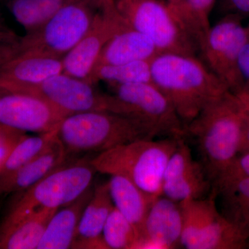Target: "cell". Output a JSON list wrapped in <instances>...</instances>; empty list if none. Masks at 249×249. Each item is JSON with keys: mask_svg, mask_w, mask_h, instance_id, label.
Returning <instances> with one entry per match:
<instances>
[{"mask_svg": "<svg viewBox=\"0 0 249 249\" xmlns=\"http://www.w3.org/2000/svg\"><path fill=\"white\" fill-rule=\"evenodd\" d=\"M151 74L152 83L169 99L184 127L230 91L196 56L158 54L152 60Z\"/></svg>", "mask_w": 249, "mask_h": 249, "instance_id": "cell-1", "label": "cell"}, {"mask_svg": "<svg viewBox=\"0 0 249 249\" xmlns=\"http://www.w3.org/2000/svg\"><path fill=\"white\" fill-rule=\"evenodd\" d=\"M245 113L229 91L209 103L185 127L193 139L213 187L239 153Z\"/></svg>", "mask_w": 249, "mask_h": 249, "instance_id": "cell-2", "label": "cell"}, {"mask_svg": "<svg viewBox=\"0 0 249 249\" xmlns=\"http://www.w3.org/2000/svg\"><path fill=\"white\" fill-rule=\"evenodd\" d=\"M58 137L67 155L107 151L129 142L156 138L140 121L108 111L69 116L59 126Z\"/></svg>", "mask_w": 249, "mask_h": 249, "instance_id": "cell-3", "label": "cell"}, {"mask_svg": "<svg viewBox=\"0 0 249 249\" xmlns=\"http://www.w3.org/2000/svg\"><path fill=\"white\" fill-rule=\"evenodd\" d=\"M180 139L137 141L101 152L89 161L96 173L124 177L142 191L159 196L165 167Z\"/></svg>", "mask_w": 249, "mask_h": 249, "instance_id": "cell-4", "label": "cell"}, {"mask_svg": "<svg viewBox=\"0 0 249 249\" xmlns=\"http://www.w3.org/2000/svg\"><path fill=\"white\" fill-rule=\"evenodd\" d=\"M106 111L140 121L155 137L186 138L183 123L168 98L153 83L111 85Z\"/></svg>", "mask_w": 249, "mask_h": 249, "instance_id": "cell-5", "label": "cell"}, {"mask_svg": "<svg viewBox=\"0 0 249 249\" xmlns=\"http://www.w3.org/2000/svg\"><path fill=\"white\" fill-rule=\"evenodd\" d=\"M217 193L212 190L201 199L179 202L183 226L180 243L187 249H242L249 239L222 215L217 208Z\"/></svg>", "mask_w": 249, "mask_h": 249, "instance_id": "cell-6", "label": "cell"}, {"mask_svg": "<svg viewBox=\"0 0 249 249\" xmlns=\"http://www.w3.org/2000/svg\"><path fill=\"white\" fill-rule=\"evenodd\" d=\"M102 0H75L40 28L21 37L19 53L62 58L89 30Z\"/></svg>", "mask_w": 249, "mask_h": 249, "instance_id": "cell-7", "label": "cell"}, {"mask_svg": "<svg viewBox=\"0 0 249 249\" xmlns=\"http://www.w3.org/2000/svg\"><path fill=\"white\" fill-rule=\"evenodd\" d=\"M96 173L89 160L65 162L25 191L16 193L7 213H24L32 210L59 209L71 204L92 186Z\"/></svg>", "mask_w": 249, "mask_h": 249, "instance_id": "cell-8", "label": "cell"}, {"mask_svg": "<svg viewBox=\"0 0 249 249\" xmlns=\"http://www.w3.org/2000/svg\"><path fill=\"white\" fill-rule=\"evenodd\" d=\"M125 22L147 36L160 53L197 57L196 45L185 34L165 0H114Z\"/></svg>", "mask_w": 249, "mask_h": 249, "instance_id": "cell-9", "label": "cell"}, {"mask_svg": "<svg viewBox=\"0 0 249 249\" xmlns=\"http://www.w3.org/2000/svg\"><path fill=\"white\" fill-rule=\"evenodd\" d=\"M9 93L30 95L44 100L67 116L91 111H106L107 93L94 85L60 73L40 83L19 87Z\"/></svg>", "mask_w": 249, "mask_h": 249, "instance_id": "cell-10", "label": "cell"}, {"mask_svg": "<svg viewBox=\"0 0 249 249\" xmlns=\"http://www.w3.org/2000/svg\"><path fill=\"white\" fill-rule=\"evenodd\" d=\"M127 25L114 0H102L89 30L62 58V72L90 83V77L103 49Z\"/></svg>", "mask_w": 249, "mask_h": 249, "instance_id": "cell-11", "label": "cell"}, {"mask_svg": "<svg viewBox=\"0 0 249 249\" xmlns=\"http://www.w3.org/2000/svg\"><path fill=\"white\" fill-rule=\"evenodd\" d=\"M248 37V29L238 15H231L211 26L201 55L210 70L232 93L237 88V64L241 49Z\"/></svg>", "mask_w": 249, "mask_h": 249, "instance_id": "cell-12", "label": "cell"}, {"mask_svg": "<svg viewBox=\"0 0 249 249\" xmlns=\"http://www.w3.org/2000/svg\"><path fill=\"white\" fill-rule=\"evenodd\" d=\"M185 139L178 141V147L168 160L162 183V196L178 203L204 198L213 188L204 166L200 160L193 158Z\"/></svg>", "mask_w": 249, "mask_h": 249, "instance_id": "cell-13", "label": "cell"}, {"mask_svg": "<svg viewBox=\"0 0 249 249\" xmlns=\"http://www.w3.org/2000/svg\"><path fill=\"white\" fill-rule=\"evenodd\" d=\"M66 117L36 96L14 93L0 96V123L23 132L46 133L58 127Z\"/></svg>", "mask_w": 249, "mask_h": 249, "instance_id": "cell-14", "label": "cell"}, {"mask_svg": "<svg viewBox=\"0 0 249 249\" xmlns=\"http://www.w3.org/2000/svg\"><path fill=\"white\" fill-rule=\"evenodd\" d=\"M182 226L179 203L164 196H158L147 214L141 249L176 248L181 245Z\"/></svg>", "mask_w": 249, "mask_h": 249, "instance_id": "cell-15", "label": "cell"}, {"mask_svg": "<svg viewBox=\"0 0 249 249\" xmlns=\"http://www.w3.org/2000/svg\"><path fill=\"white\" fill-rule=\"evenodd\" d=\"M62 58L31 53H19L0 67V91L40 83L62 73Z\"/></svg>", "mask_w": 249, "mask_h": 249, "instance_id": "cell-16", "label": "cell"}, {"mask_svg": "<svg viewBox=\"0 0 249 249\" xmlns=\"http://www.w3.org/2000/svg\"><path fill=\"white\" fill-rule=\"evenodd\" d=\"M58 210L41 208L22 214H6L0 223V249H37Z\"/></svg>", "mask_w": 249, "mask_h": 249, "instance_id": "cell-17", "label": "cell"}, {"mask_svg": "<svg viewBox=\"0 0 249 249\" xmlns=\"http://www.w3.org/2000/svg\"><path fill=\"white\" fill-rule=\"evenodd\" d=\"M65 147L58 136L36 158L14 173L0 177V196L25 191L66 162Z\"/></svg>", "mask_w": 249, "mask_h": 249, "instance_id": "cell-18", "label": "cell"}, {"mask_svg": "<svg viewBox=\"0 0 249 249\" xmlns=\"http://www.w3.org/2000/svg\"><path fill=\"white\" fill-rule=\"evenodd\" d=\"M114 208L107 181L94 186L93 196L80 218L71 249H107L103 231Z\"/></svg>", "mask_w": 249, "mask_h": 249, "instance_id": "cell-19", "label": "cell"}, {"mask_svg": "<svg viewBox=\"0 0 249 249\" xmlns=\"http://www.w3.org/2000/svg\"><path fill=\"white\" fill-rule=\"evenodd\" d=\"M93 193L91 186L76 200L55 212L46 228L37 249L72 248L80 218Z\"/></svg>", "mask_w": 249, "mask_h": 249, "instance_id": "cell-20", "label": "cell"}, {"mask_svg": "<svg viewBox=\"0 0 249 249\" xmlns=\"http://www.w3.org/2000/svg\"><path fill=\"white\" fill-rule=\"evenodd\" d=\"M158 54L157 47L147 36L127 24L108 41L95 67L152 60Z\"/></svg>", "mask_w": 249, "mask_h": 249, "instance_id": "cell-21", "label": "cell"}, {"mask_svg": "<svg viewBox=\"0 0 249 249\" xmlns=\"http://www.w3.org/2000/svg\"><path fill=\"white\" fill-rule=\"evenodd\" d=\"M107 183L114 207L133 225L142 236V242L147 214L158 196L142 191L132 181L120 175H111Z\"/></svg>", "mask_w": 249, "mask_h": 249, "instance_id": "cell-22", "label": "cell"}, {"mask_svg": "<svg viewBox=\"0 0 249 249\" xmlns=\"http://www.w3.org/2000/svg\"><path fill=\"white\" fill-rule=\"evenodd\" d=\"M165 1L180 27L193 41L201 54L211 30L209 18L215 0H166Z\"/></svg>", "mask_w": 249, "mask_h": 249, "instance_id": "cell-23", "label": "cell"}, {"mask_svg": "<svg viewBox=\"0 0 249 249\" xmlns=\"http://www.w3.org/2000/svg\"><path fill=\"white\" fill-rule=\"evenodd\" d=\"M212 190L219 198L221 213L249 240V178L219 183Z\"/></svg>", "mask_w": 249, "mask_h": 249, "instance_id": "cell-24", "label": "cell"}, {"mask_svg": "<svg viewBox=\"0 0 249 249\" xmlns=\"http://www.w3.org/2000/svg\"><path fill=\"white\" fill-rule=\"evenodd\" d=\"M73 1L75 0H7V6L26 34H30Z\"/></svg>", "mask_w": 249, "mask_h": 249, "instance_id": "cell-25", "label": "cell"}, {"mask_svg": "<svg viewBox=\"0 0 249 249\" xmlns=\"http://www.w3.org/2000/svg\"><path fill=\"white\" fill-rule=\"evenodd\" d=\"M152 60H139L117 64L97 65L93 68L89 82L95 85L104 81L110 85L152 83Z\"/></svg>", "mask_w": 249, "mask_h": 249, "instance_id": "cell-26", "label": "cell"}, {"mask_svg": "<svg viewBox=\"0 0 249 249\" xmlns=\"http://www.w3.org/2000/svg\"><path fill=\"white\" fill-rule=\"evenodd\" d=\"M60 126V125H59ZM58 127L38 136H27L20 141L5 162L0 177L14 173L42 153L58 136Z\"/></svg>", "mask_w": 249, "mask_h": 249, "instance_id": "cell-27", "label": "cell"}, {"mask_svg": "<svg viewBox=\"0 0 249 249\" xmlns=\"http://www.w3.org/2000/svg\"><path fill=\"white\" fill-rule=\"evenodd\" d=\"M103 239L107 249H141L142 244V236L116 207L105 224Z\"/></svg>", "mask_w": 249, "mask_h": 249, "instance_id": "cell-28", "label": "cell"}, {"mask_svg": "<svg viewBox=\"0 0 249 249\" xmlns=\"http://www.w3.org/2000/svg\"><path fill=\"white\" fill-rule=\"evenodd\" d=\"M27 136V132L0 123V173L10 153L18 142Z\"/></svg>", "mask_w": 249, "mask_h": 249, "instance_id": "cell-29", "label": "cell"}, {"mask_svg": "<svg viewBox=\"0 0 249 249\" xmlns=\"http://www.w3.org/2000/svg\"><path fill=\"white\" fill-rule=\"evenodd\" d=\"M248 37L241 49L237 64V88L235 92L249 91V26Z\"/></svg>", "mask_w": 249, "mask_h": 249, "instance_id": "cell-30", "label": "cell"}, {"mask_svg": "<svg viewBox=\"0 0 249 249\" xmlns=\"http://www.w3.org/2000/svg\"><path fill=\"white\" fill-rule=\"evenodd\" d=\"M21 37L14 31L0 34V67L20 52Z\"/></svg>", "mask_w": 249, "mask_h": 249, "instance_id": "cell-31", "label": "cell"}, {"mask_svg": "<svg viewBox=\"0 0 249 249\" xmlns=\"http://www.w3.org/2000/svg\"><path fill=\"white\" fill-rule=\"evenodd\" d=\"M245 177L249 178V153L237 155L213 188L222 181Z\"/></svg>", "mask_w": 249, "mask_h": 249, "instance_id": "cell-32", "label": "cell"}, {"mask_svg": "<svg viewBox=\"0 0 249 249\" xmlns=\"http://www.w3.org/2000/svg\"><path fill=\"white\" fill-rule=\"evenodd\" d=\"M249 153V116L245 114L239 146V155Z\"/></svg>", "mask_w": 249, "mask_h": 249, "instance_id": "cell-33", "label": "cell"}, {"mask_svg": "<svg viewBox=\"0 0 249 249\" xmlns=\"http://www.w3.org/2000/svg\"><path fill=\"white\" fill-rule=\"evenodd\" d=\"M231 7L237 13L236 15H249V0H227Z\"/></svg>", "mask_w": 249, "mask_h": 249, "instance_id": "cell-34", "label": "cell"}, {"mask_svg": "<svg viewBox=\"0 0 249 249\" xmlns=\"http://www.w3.org/2000/svg\"><path fill=\"white\" fill-rule=\"evenodd\" d=\"M246 115L249 116V91L234 93Z\"/></svg>", "mask_w": 249, "mask_h": 249, "instance_id": "cell-35", "label": "cell"}, {"mask_svg": "<svg viewBox=\"0 0 249 249\" xmlns=\"http://www.w3.org/2000/svg\"><path fill=\"white\" fill-rule=\"evenodd\" d=\"M14 31L11 30V29L4 22V19L0 16V34H6V33L11 32Z\"/></svg>", "mask_w": 249, "mask_h": 249, "instance_id": "cell-36", "label": "cell"}, {"mask_svg": "<svg viewBox=\"0 0 249 249\" xmlns=\"http://www.w3.org/2000/svg\"><path fill=\"white\" fill-rule=\"evenodd\" d=\"M4 94V93L1 92V91H0V96H1V95Z\"/></svg>", "mask_w": 249, "mask_h": 249, "instance_id": "cell-37", "label": "cell"}]
</instances>
